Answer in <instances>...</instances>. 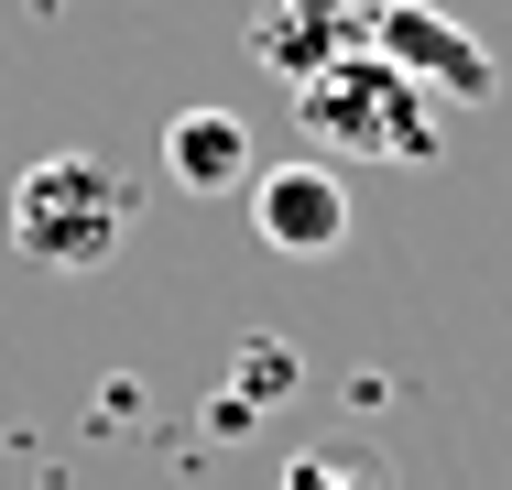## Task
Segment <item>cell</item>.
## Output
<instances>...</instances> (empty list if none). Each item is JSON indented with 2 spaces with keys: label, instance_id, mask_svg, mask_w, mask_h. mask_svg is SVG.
<instances>
[{
  "label": "cell",
  "instance_id": "obj_1",
  "mask_svg": "<svg viewBox=\"0 0 512 490\" xmlns=\"http://www.w3.org/2000/svg\"><path fill=\"white\" fill-rule=\"evenodd\" d=\"M295 120H306L316 164H436V142H447V109L425 88H404L371 44H349L338 66H316L295 88Z\"/></svg>",
  "mask_w": 512,
  "mask_h": 490
},
{
  "label": "cell",
  "instance_id": "obj_2",
  "mask_svg": "<svg viewBox=\"0 0 512 490\" xmlns=\"http://www.w3.org/2000/svg\"><path fill=\"white\" fill-rule=\"evenodd\" d=\"M131 240V186L109 175L99 153H44L11 186V251L33 273H109Z\"/></svg>",
  "mask_w": 512,
  "mask_h": 490
},
{
  "label": "cell",
  "instance_id": "obj_3",
  "mask_svg": "<svg viewBox=\"0 0 512 490\" xmlns=\"http://www.w3.org/2000/svg\"><path fill=\"white\" fill-rule=\"evenodd\" d=\"M371 55H382L404 88H425L436 109H491V88H502L491 44H480L458 11H436V0H371Z\"/></svg>",
  "mask_w": 512,
  "mask_h": 490
},
{
  "label": "cell",
  "instance_id": "obj_4",
  "mask_svg": "<svg viewBox=\"0 0 512 490\" xmlns=\"http://www.w3.org/2000/svg\"><path fill=\"white\" fill-rule=\"evenodd\" d=\"M251 229H262V251H284V262H327L338 240H349V175L338 164H262L251 175Z\"/></svg>",
  "mask_w": 512,
  "mask_h": 490
},
{
  "label": "cell",
  "instance_id": "obj_5",
  "mask_svg": "<svg viewBox=\"0 0 512 490\" xmlns=\"http://www.w3.org/2000/svg\"><path fill=\"white\" fill-rule=\"evenodd\" d=\"M262 175V153H251V120L240 109H175L164 120V186H186V196H229V186H251Z\"/></svg>",
  "mask_w": 512,
  "mask_h": 490
},
{
  "label": "cell",
  "instance_id": "obj_6",
  "mask_svg": "<svg viewBox=\"0 0 512 490\" xmlns=\"http://www.w3.org/2000/svg\"><path fill=\"white\" fill-rule=\"evenodd\" d=\"M349 44H371V11H338V0H273V11L251 22V55H262L284 88H306L316 66H338Z\"/></svg>",
  "mask_w": 512,
  "mask_h": 490
},
{
  "label": "cell",
  "instance_id": "obj_7",
  "mask_svg": "<svg viewBox=\"0 0 512 490\" xmlns=\"http://www.w3.org/2000/svg\"><path fill=\"white\" fill-rule=\"evenodd\" d=\"M284 490H382V469H360V458H327V447H306V458L284 469Z\"/></svg>",
  "mask_w": 512,
  "mask_h": 490
},
{
  "label": "cell",
  "instance_id": "obj_8",
  "mask_svg": "<svg viewBox=\"0 0 512 490\" xmlns=\"http://www.w3.org/2000/svg\"><path fill=\"white\" fill-rule=\"evenodd\" d=\"M338 11H371V0H338Z\"/></svg>",
  "mask_w": 512,
  "mask_h": 490
}]
</instances>
